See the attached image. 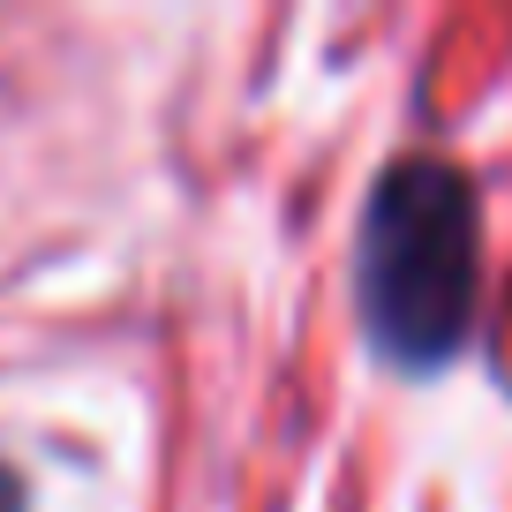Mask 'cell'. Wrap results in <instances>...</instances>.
<instances>
[{
    "instance_id": "6da1fadb",
    "label": "cell",
    "mask_w": 512,
    "mask_h": 512,
    "mask_svg": "<svg viewBox=\"0 0 512 512\" xmlns=\"http://www.w3.org/2000/svg\"><path fill=\"white\" fill-rule=\"evenodd\" d=\"M482 189L437 151L384 159L354 219V317L384 369L445 377L475 339Z\"/></svg>"
},
{
    "instance_id": "7a4b0ae2",
    "label": "cell",
    "mask_w": 512,
    "mask_h": 512,
    "mask_svg": "<svg viewBox=\"0 0 512 512\" xmlns=\"http://www.w3.org/2000/svg\"><path fill=\"white\" fill-rule=\"evenodd\" d=\"M0 512H31V490H23V475L8 460H0Z\"/></svg>"
}]
</instances>
